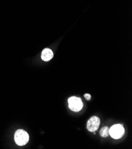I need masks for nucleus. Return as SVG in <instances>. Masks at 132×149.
I'll use <instances>...</instances> for the list:
<instances>
[{
	"label": "nucleus",
	"mask_w": 132,
	"mask_h": 149,
	"mask_svg": "<svg viewBox=\"0 0 132 149\" xmlns=\"http://www.w3.org/2000/svg\"><path fill=\"white\" fill-rule=\"evenodd\" d=\"M109 130L108 127H102L100 131V134L102 137H107L109 136Z\"/></svg>",
	"instance_id": "6"
},
{
	"label": "nucleus",
	"mask_w": 132,
	"mask_h": 149,
	"mask_svg": "<svg viewBox=\"0 0 132 149\" xmlns=\"http://www.w3.org/2000/svg\"><path fill=\"white\" fill-rule=\"evenodd\" d=\"M100 118L96 116H92L87 123V129L90 132L96 131L100 126Z\"/></svg>",
	"instance_id": "4"
},
{
	"label": "nucleus",
	"mask_w": 132,
	"mask_h": 149,
	"mask_svg": "<svg viewBox=\"0 0 132 149\" xmlns=\"http://www.w3.org/2000/svg\"><path fill=\"white\" fill-rule=\"evenodd\" d=\"M69 109L74 112H79L83 108V103L80 97L76 96L70 97L68 99Z\"/></svg>",
	"instance_id": "3"
},
{
	"label": "nucleus",
	"mask_w": 132,
	"mask_h": 149,
	"mask_svg": "<svg viewBox=\"0 0 132 149\" xmlns=\"http://www.w3.org/2000/svg\"><path fill=\"white\" fill-rule=\"evenodd\" d=\"M41 59L45 61H49L53 57L52 51L49 48H45L41 52Z\"/></svg>",
	"instance_id": "5"
},
{
	"label": "nucleus",
	"mask_w": 132,
	"mask_h": 149,
	"mask_svg": "<svg viewBox=\"0 0 132 149\" xmlns=\"http://www.w3.org/2000/svg\"><path fill=\"white\" fill-rule=\"evenodd\" d=\"M84 97L87 100H90L91 99V96L90 94H85L84 95Z\"/></svg>",
	"instance_id": "7"
},
{
	"label": "nucleus",
	"mask_w": 132,
	"mask_h": 149,
	"mask_svg": "<svg viewBox=\"0 0 132 149\" xmlns=\"http://www.w3.org/2000/svg\"><path fill=\"white\" fill-rule=\"evenodd\" d=\"M14 140L19 146H22L26 144L29 140V136L23 130H18L14 135Z\"/></svg>",
	"instance_id": "1"
},
{
	"label": "nucleus",
	"mask_w": 132,
	"mask_h": 149,
	"mask_svg": "<svg viewBox=\"0 0 132 149\" xmlns=\"http://www.w3.org/2000/svg\"><path fill=\"white\" fill-rule=\"evenodd\" d=\"M125 132L124 127L121 124H115L113 125L109 130V134L114 139L122 138Z\"/></svg>",
	"instance_id": "2"
}]
</instances>
